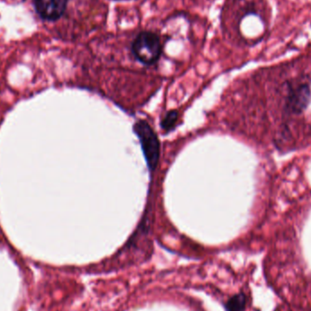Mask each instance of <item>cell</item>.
I'll list each match as a JSON object with an SVG mask.
<instances>
[{"label":"cell","mask_w":311,"mask_h":311,"mask_svg":"<svg viewBox=\"0 0 311 311\" xmlns=\"http://www.w3.org/2000/svg\"><path fill=\"white\" fill-rule=\"evenodd\" d=\"M161 50L160 38L149 31L139 33L132 44L134 56L145 65L155 64L160 59Z\"/></svg>","instance_id":"cell-2"},{"label":"cell","mask_w":311,"mask_h":311,"mask_svg":"<svg viewBox=\"0 0 311 311\" xmlns=\"http://www.w3.org/2000/svg\"><path fill=\"white\" fill-rule=\"evenodd\" d=\"M310 88L307 85H300L290 91L287 99V110L293 114H300L310 102Z\"/></svg>","instance_id":"cell-3"},{"label":"cell","mask_w":311,"mask_h":311,"mask_svg":"<svg viewBox=\"0 0 311 311\" xmlns=\"http://www.w3.org/2000/svg\"><path fill=\"white\" fill-rule=\"evenodd\" d=\"M246 305V298L243 294H238L229 300L227 305L228 311H243Z\"/></svg>","instance_id":"cell-5"},{"label":"cell","mask_w":311,"mask_h":311,"mask_svg":"<svg viewBox=\"0 0 311 311\" xmlns=\"http://www.w3.org/2000/svg\"><path fill=\"white\" fill-rule=\"evenodd\" d=\"M68 0H34L35 9L40 17L54 21L64 14Z\"/></svg>","instance_id":"cell-4"},{"label":"cell","mask_w":311,"mask_h":311,"mask_svg":"<svg viewBox=\"0 0 311 311\" xmlns=\"http://www.w3.org/2000/svg\"><path fill=\"white\" fill-rule=\"evenodd\" d=\"M177 117H178V114L177 111H171V112L168 113L162 121V124H161L162 129L167 131L172 130V128H174V126L177 123Z\"/></svg>","instance_id":"cell-6"},{"label":"cell","mask_w":311,"mask_h":311,"mask_svg":"<svg viewBox=\"0 0 311 311\" xmlns=\"http://www.w3.org/2000/svg\"><path fill=\"white\" fill-rule=\"evenodd\" d=\"M134 131L140 141L147 167L154 171L160 160V145L158 136L146 120L138 121L135 124Z\"/></svg>","instance_id":"cell-1"}]
</instances>
